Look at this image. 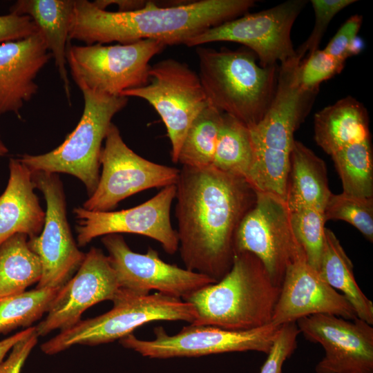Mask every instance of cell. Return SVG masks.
Instances as JSON below:
<instances>
[{
	"instance_id": "cell-11",
	"label": "cell",
	"mask_w": 373,
	"mask_h": 373,
	"mask_svg": "<svg viewBox=\"0 0 373 373\" xmlns=\"http://www.w3.org/2000/svg\"><path fill=\"white\" fill-rule=\"evenodd\" d=\"M306 3L305 0H289L260 12L246 13L201 32L185 46L239 43L256 55L262 67L278 66L296 57L291 30Z\"/></svg>"
},
{
	"instance_id": "cell-25",
	"label": "cell",
	"mask_w": 373,
	"mask_h": 373,
	"mask_svg": "<svg viewBox=\"0 0 373 373\" xmlns=\"http://www.w3.org/2000/svg\"><path fill=\"white\" fill-rule=\"evenodd\" d=\"M318 274L324 281L338 290L353 307L358 318L373 325V304L356 283L353 264L338 239L325 228Z\"/></svg>"
},
{
	"instance_id": "cell-23",
	"label": "cell",
	"mask_w": 373,
	"mask_h": 373,
	"mask_svg": "<svg viewBox=\"0 0 373 373\" xmlns=\"http://www.w3.org/2000/svg\"><path fill=\"white\" fill-rule=\"evenodd\" d=\"M314 131L316 144L329 155L349 144L371 137L367 110L351 96L317 112Z\"/></svg>"
},
{
	"instance_id": "cell-22",
	"label": "cell",
	"mask_w": 373,
	"mask_h": 373,
	"mask_svg": "<svg viewBox=\"0 0 373 373\" xmlns=\"http://www.w3.org/2000/svg\"><path fill=\"white\" fill-rule=\"evenodd\" d=\"M75 0H18L10 12L30 17L42 34L54 59L66 97L71 105V88L67 70L66 50Z\"/></svg>"
},
{
	"instance_id": "cell-30",
	"label": "cell",
	"mask_w": 373,
	"mask_h": 373,
	"mask_svg": "<svg viewBox=\"0 0 373 373\" xmlns=\"http://www.w3.org/2000/svg\"><path fill=\"white\" fill-rule=\"evenodd\" d=\"M61 288H42L0 298V333L26 329L47 313Z\"/></svg>"
},
{
	"instance_id": "cell-7",
	"label": "cell",
	"mask_w": 373,
	"mask_h": 373,
	"mask_svg": "<svg viewBox=\"0 0 373 373\" xmlns=\"http://www.w3.org/2000/svg\"><path fill=\"white\" fill-rule=\"evenodd\" d=\"M108 312L80 321L41 346L46 354H55L74 345H97L121 339L152 321H186L196 319L193 305L182 299L159 292L135 296L119 290Z\"/></svg>"
},
{
	"instance_id": "cell-39",
	"label": "cell",
	"mask_w": 373,
	"mask_h": 373,
	"mask_svg": "<svg viewBox=\"0 0 373 373\" xmlns=\"http://www.w3.org/2000/svg\"><path fill=\"white\" fill-rule=\"evenodd\" d=\"M147 1L144 0H96L92 1L98 8L105 10L111 5H116L117 12H131L143 8Z\"/></svg>"
},
{
	"instance_id": "cell-35",
	"label": "cell",
	"mask_w": 373,
	"mask_h": 373,
	"mask_svg": "<svg viewBox=\"0 0 373 373\" xmlns=\"http://www.w3.org/2000/svg\"><path fill=\"white\" fill-rule=\"evenodd\" d=\"M363 22V16L358 14L351 16L341 26L326 47L327 54L339 60H345L360 53L363 42L358 33Z\"/></svg>"
},
{
	"instance_id": "cell-8",
	"label": "cell",
	"mask_w": 373,
	"mask_h": 373,
	"mask_svg": "<svg viewBox=\"0 0 373 373\" xmlns=\"http://www.w3.org/2000/svg\"><path fill=\"white\" fill-rule=\"evenodd\" d=\"M166 46L146 39L130 44L78 46L68 44L67 65L76 84L111 96L149 82L151 59Z\"/></svg>"
},
{
	"instance_id": "cell-31",
	"label": "cell",
	"mask_w": 373,
	"mask_h": 373,
	"mask_svg": "<svg viewBox=\"0 0 373 373\" xmlns=\"http://www.w3.org/2000/svg\"><path fill=\"white\" fill-rule=\"evenodd\" d=\"M289 210L292 229L307 262L318 271L325 241L326 220L323 211L311 207Z\"/></svg>"
},
{
	"instance_id": "cell-1",
	"label": "cell",
	"mask_w": 373,
	"mask_h": 373,
	"mask_svg": "<svg viewBox=\"0 0 373 373\" xmlns=\"http://www.w3.org/2000/svg\"><path fill=\"white\" fill-rule=\"evenodd\" d=\"M175 216L185 269L215 282L231 269L237 229L256 200L245 178L212 165L182 166L175 184Z\"/></svg>"
},
{
	"instance_id": "cell-19",
	"label": "cell",
	"mask_w": 373,
	"mask_h": 373,
	"mask_svg": "<svg viewBox=\"0 0 373 373\" xmlns=\"http://www.w3.org/2000/svg\"><path fill=\"white\" fill-rule=\"evenodd\" d=\"M319 314L357 318L346 298L326 283L303 257L286 269L271 323L282 325Z\"/></svg>"
},
{
	"instance_id": "cell-5",
	"label": "cell",
	"mask_w": 373,
	"mask_h": 373,
	"mask_svg": "<svg viewBox=\"0 0 373 373\" xmlns=\"http://www.w3.org/2000/svg\"><path fill=\"white\" fill-rule=\"evenodd\" d=\"M198 76L209 102L248 128L264 117L274 99L278 66L262 67L245 50L196 47Z\"/></svg>"
},
{
	"instance_id": "cell-24",
	"label": "cell",
	"mask_w": 373,
	"mask_h": 373,
	"mask_svg": "<svg viewBox=\"0 0 373 373\" xmlns=\"http://www.w3.org/2000/svg\"><path fill=\"white\" fill-rule=\"evenodd\" d=\"M331 193L324 161L294 140L285 196L289 209L311 207L323 211Z\"/></svg>"
},
{
	"instance_id": "cell-12",
	"label": "cell",
	"mask_w": 373,
	"mask_h": 373,
	"mask_svg": "<svg viewBox=\"0 0 373 373\" xmlns=\"http://www.w3.org/2000/svg\"><path fill=\"white\" fill-rule=\"evenodd\" d=\"M102 148V171L94 193L82 207L90 211H111L122 200L144 190L175 184L180 170L149 161L131 149L112 123Z\"/></svg>"
},
{
	"instance_id": "cell-36",
	"label": "cell",
	"mask_w": 373,
	"mask_h": 373,
	"mask_svg": "<svg viewBox=\"0 0 373 373\" xmlns=\"http://www.w3.org/2000/svg\"><path fill=\"white\" fill-rule=\"evenodd\" d=\"M299 334L296 322L282 325L260 373H282L285 361L293 354L297 347Z\"/></svg>"
},
{
	"instance_id": "cell-33",
	"label": "cell",
	"mask_w": 373,
	"mask_h": 373,
	"mask_svg": "<svg viewBox=\"0 0 373 373\" xmlns=\"http://www.w3.org/2000/svg\"><path fill=\"white\" fill-rule=\"evenodd\" d=\"M345 61L317 49L298 64L297 79L300 87L309 92H318L321 83L340 73Z\"/></svg>"
},
{
	"instance_id": "cell-15",
	"label": "cell",
	"mask_w": 373,
	"mask_h": 373,
	"mask_svg": "<svg viewBox=\"0 0 373 373\" xmlns=\"http://www.w3.org/2000/svg\"><path fill=\"white\" fill-rule=\"evenodd\" d=\"M119 290L144 296L151 290L184 300L202 287L216 283L211 278L163 261L157 251L149 247L145 254L133 251L120 234L102 236Z\"/></svg>"
},
{
	"instance_id": "cell-40",
	"label": "cell",
	"mask_w": 373,
	"mask_h": 373,
	"mask_svg": "<svg viewBox=\"0 0 373 373\" xmlns=\"http://www.w3.org/2000/svg\"><path fill=\"white\" fill-rule=\"evenodd\" d=\"M35 331V327L32 326L23 331L16 333L15 334L6 338L0 341V365L4 361L6 354L12 350L16 343L20 341L23 338L30 335Z\"/></svg>"
},
{
	"instance_id": "cell-6",
	"label": "cell",
	"mask_w": 373,
	"mask_h": 373,
	"mask_svg": "<svg viewBox=\"0 0 373 373\" xmlns=\"http://www.w3.org/2000/svg\"><path fill=\"white\" fill-rule=\"evenodd\" d=\"M84 98L82 117L64 141L53 150L40 155L23 154L19 160L31 171L64 173L84 184L88 197L99 179L102 142L113 117L127 104L128 98L111 96L77 84Z\"/></svg>"
},
{
	"instance_id": "cell-26",
	"label": "cell",
	"mask_w": 373,
	"mask_h": 373,
	"mask_svg": "<svg viewBox=\"0 0 373 373\" xmlns=\"http://www.w3.org/2000/svg\"><path fill=\"white\" fill-rule=\"evenodd\" d=\"M28 240L16 233L0 245V298L21 293L41 278V262Z\"/></svg>"
},
{
	"instance_id": "cell-18",
	"label": "cell",
	"mask_w": 373,
	"mask_h": 373,
	"mask_svg": "<svg viewBox=\"0 0 373 373\" xmlns=\"http://www.w3.org/2000/svg\"><path fill=\"white\" fill-rule=\"evenodd\" d=\"M118 291L108 256L100 249L91 247L75 275L59 290L46 318L35 326L37 336L70 328L81 321L84 311L99 302L113 301Z\"/></svg>"
},
{
	"instance_id": "cell-34",
	"label": "cell",
	"mask_w": 373,
	"mask_h": 373,
	"mask_svg": "<svg viewBox=\"0 0 373 373\" xmlns=\"http://www.w3.org/2000/svg\"><path fill=\"white\" fill-rule=\"evenodd\" d=\"M354 0H312L315 22L308 38L296 50V57L300 61L305 55L318 49L321 39L334 17Z\"/></svg>"
},
{
	"instance_id": "cell-4",
	"label": "cell",
	"mask_w": 373,
	"mask_h": 373,
	"mask_svg": "<svg viewBox=\"0 0 373 373\" xmlns=\"http://www.w3.org/2000/svg\"><path fill=\"white\" fill-rule=\"evenodd\" d=\"M280 292L253 254L236 253L229 271L184 300L196 312L193 325L244 331L271 323Z\"/></svg>"
},
{
	"instance_id": "cell-14",
	"label": "cell",
	"mask_w": 373,
	"mask_h": 373,
	"mask_svg": "<svg viewBox=\"0 0 373 373\" xmlns=\"http://www.w3.org/2000/svg\"><path fill=\"white\" fill-rule=\"evenodd\" d=\"M35 188L44 195L46 218L41 233L28 238L30 249L39 257L41 276L37 289L61 288L82 264L86 254L77 245L67 219L63 183L58 173L32 171Z\"/></svg>"
},
{
	"instance_id": "cell-27",
	"label": "cell",
	"mask_w": 373,
	"mask_h": 373,
	"mask_svg": "<svg viewBox=\"0 0 373 373\" xmlns=\"http://www.w3.org/2000/svg\"><path fill=\"white\" fill-rule=\"evenodd\" d=\"M254 158L249 128L222 113L212 166L248 180Z\"/></svg>"
},
{
	"instance_id": "cell-20",
	"label": "cell",
	"mask_w": 373,
	"mask_h": 373,
	"mask_svg": "<svg viewBox=\"0 0 373 373\" xmlns=\"http://www.w3.org/2000/svg\"><path fill=\"white\" fill-rule=\"evenodd\" d=\"M52 55L42 34L0 44V116L21 111L37 93L35 79Z\"/></svg>"
},
{
	"instance_id": "cell-29",
	"label": "cell",
	"mask_w": 373,
	"mask_h": 373,
	"mask_svg": "<svg viewBox=\"0 0 373 373\" xmlns=\"http://www.w3.org/2000/svg\"><path fill=\"white\" fill-rule=\"evenodd\" d=\"M330 156L341 180L343 193L373 197L371 137L349 144Z\"/></svg>"
},
{
	"instance_id": "cell-9",
	"label": "cell",
	"mask_w": 373,
	"mask_h": 373,
	"mask_svg": "<svg viewBox=\"0 0 373 373\" xmlns=\"http://www.w3.org/2000/svg\"><path fill=\"white\" fill-rule=\"evenodd\" d=\"M148 83L128 90L121 96L148 102L166 128L171 160L178 162L184 136L193 121L209 104L198 74L186 64L172 58L151 66Z\"/></svg>"
},
{
	"instance_id": "cell-17",
	"label": "cell",
	"mask_w": 373,
	"mask_h": 373,
	"mask_svg": "<svg viewBox=\"0 0 373 373\" xmlns=\"http://www.w3.org/2000/svg\"><path fill=\"white\" fill-rule=\"evenodd\" d=\"M296 323L306 339L324 349L316 373H373V327L367 322L319 314Z\"/></svg>"
},
{
	"instance_id": "cell-16",
	"label": "cell",
	"mask_w": 373,
	"mask_h": 373,
	"mask_svg": "<svg viewBox=\"0 0 373 373\" xmlns=\"http://www.w3.org/2000/svg\"><path fill=\"white\" fill-rule=\"evenodd\" d=\"M175 195L176 186L171 184L149 200L127 209L98 212L82 207L75 208L78 245L85 246L99 236L128 233L151 238L160 242L167 254H174L179 240L171 225L170 212Z\"/></svg>"
},
{
	"instance_id": "cell-38",
	"label": "cell",
	"mask_w": 373,
	"mask_h": 373,
	"mask_svg": "<svg viewBox=\"0 0 373 373\" xmlns=\"http://www.w3.org/2000/svg\"><path fill=\"white\" fill-rule=\"evenodd\" d=\"M38 337L35 329L16 343L8 357L0 365V373H20L26 358L37 344Z\"/></svg>"
},
{
	"instance_id": "cell-32",
	"label": "cell",
	"mask_w": 373,
	"mask_h": 373,
	"mask_svg": "<svg viewBox=\"0 0 373 373\" xmlns=\"http://www.w3.org/2000/svg\"><path fill=\"white\" fill-rule=\"evenodd\" d=\"M326 221H345L373 241V197H361L342 192L331 193L323 210Z\"/></svg>"
},
{
	"instance_id": "cell-3",
	"label": "cell",
	"mask_w": 373,
	"mask_h": 373,
	"mask_svg": "<svg viewBox=\"0 0 373 373\" xmlns=\"http://www.w3.org/2000/svg\"><path fill=\"white\" fill-rule=\"evenodd\" d=\"M296 57L280 64L276 93L263 118L249 128L254 151L247 181L256 191L285 200L294 135L310 110L317 92L298 82Z\"/></svg>"
},
{
	"instance_id": "cell-10",
	"label": "cell",
	"mask_w": 373,
	"mask_h": 373,
	"mask_svg": "<svg viewBox=\"0 0 373 373\" xmlns=\"http://www.w3.org/2000/svg\"><path fill=\"white\" fill-rule=\"evenodd\" d=\"M256 191L255 204L236 233L234 252L255 255L272 282L281 287L287 267L305 255L294 233L285 200L272 193Z\"/></svg>"
},
{
	"instance_id": "cell-37",
	"label": "cell",
	"mask_w": 373,
	"mask_h": 373,
	"mask_svg": "<svg viewBox=\"0 0 373 373\" xmlns=\"http://www.w3.org/2000/svg\"><path fill=\"white\" fill-rule=\"evenodd\" d=\"M38 31L35 22L27 15L12 12L0 15V44L28 38Z\"/></svg>"
},
{
	"instance_id": "cell-13",
	"label": "cell",
	"mask_w": 373,
	"mask_h": 373,
	"mask_svg": "<svg viewBox=\"0 0 373 373\" xmlns=\"http://www.w3.org/2000/svg\"><path fill=\"white\" fill-rule=\"evenodd\" d=\"M281 325L269 323L244 331L190 324L169 335L162 327L154 328L153 340H141L131 334L120 344L151 358L193 357L233 352L256 351L268 354Z\"/></svg>"
},
{
	"instance_id": "cell-2",
	"label": "cell",
	"mask_w": 373,
	"mask_h": 373,
	"mask_svg": "<svg viewBox=\"0 0 373 373\" xmlns=\"http://www.w3.org/2000/svg\"><path fill=\"white\" fill-rule=\"evenodd\" d=\"M254 5L253 0L147 1L143 8L119 12L75 0L68 39L86 45L146 39L166 46L185 45L201 32L247 13Z\"/></svg>"
},
{
	"instance_id": "cell-21",
	"label": "cell",
	"mask_w": 373,
	"mask_h": 373,
	"mask_svg": "<svg viewBox=\"0 0 373 373\" xmlns=\"http://www.w3.org/2000/svg\"><path fill=\"white\" fill-rule=\"evenodd\" d=\"M8 168V184L0 195V245L16 233L28 238L39 236L46 218L35 193L32 171L19 158H10Z\"/></svg>"
},
{
	"instance_id": "cell-28",
	"label": "cell",
	"mask_w": 373,
	"mask_h": 373,
	"mask_svg": "<svg viewBox=\"0 0 373 373\" xmlns=\"http://www.w3.org/2000/svg\"><path fill=\"white\" fill-rule=\"evenodd\" d=\"M222 116L210 103L198 115L184 136L178 162L195 168L212 165Z\"/></svg>"
},
{
	"instance_id": "cell-41",
	"label": "cell",
	"mask_w": 373,
	"mask_h": 373,
	"mask_svg": "<svg viewBox=\"0 0 373 373\" xmlns=\"http://www.w3.org/2000/svg\"><path fill=\"white\" fill-rule=\"evenodd\" d=\"M9 150L6 145L3 142L0 135V157L6 155L8 153Z\"/></svg>"
}]
</instances>
